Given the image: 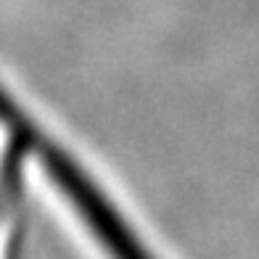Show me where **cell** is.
Listing matches in <instances>:
<instances>
[{"label": "cell", "mask_w": 259, "mask_h": 259, "mask_svg": "<svg viewBox=\"0 0 259 259\" xmlns=\"http://www.w3.org/2000/svg\"><path fill=\"white\" fill-rule=\"evenodd\" d=\"M40 154H42L40 164L45 175H48L51 185L72 206V211L82 220L88 233L101 243L106 256L109 259H154L146 251L143 241H138L130 222L116 211L114 201L64 148L48 143Z\"/></svg>", "instance_id": "6da1fadb"}]
</instances>
